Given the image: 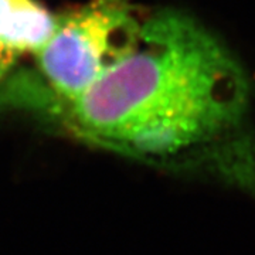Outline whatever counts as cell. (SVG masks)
I'll use <instances>...</instances> for the list:
<instances>
[{"instance_id": "2", "label": "cell", "mask_w": 255, "mask_h": 255, "mask_svg": "<svg viewBox=\"0 0 255 255\" xmlns=\"http://www.w3.org/2000/svg\"><path fill=\"white\" fill-rule=\"evenodd\" d=\"M143 18L135 0H91L57 16L51 36L33 55L50 105L77 98L129 53Z\"/></svg>"}, {"instance_id": "3", "label": "cell", "mask_w": 255, "mask_h": 255, "mask_svg": "<svg viewBox=\"0 0 255 255\" xmlns=\"http://www.w3.org/2000/svg\"><path fill=\"white\" fill-rule=\"evenodd\" d=\"M57 16L37 0H0V47L34 55L55 27Z\"/></svg>"}, {"instance_id": "1", "label": "cell", "mask_w": 255, "mask_h": 255, "mask_svg": "<svg viewBox=\"0 0 255 255\" xmlns=\"http://www.w3.org/2000/svg\"><path fill=\"white\" fill-rule=\"evenodd\" d=\"M243 67L194 18L145 14L130 51L70 102L53 105L75 137L147 160L194 152L243 121Z\"/></svg>"}, {"instance_id": "4", "label": "cell", "mask_w": 255, "mask_h": 255, "mask_svg": "<svg viewBox=\"0 0 255 255\" xmlns=\"http://www.w3.org/2000/svg\"><path fill=\"white\" fill-rule=\"evenodd\" d=\"M17 58L18 55L0 47V85H1V82L6 80L7 74L13 68V65H14Z\"/></svg>"}]
</instances>
